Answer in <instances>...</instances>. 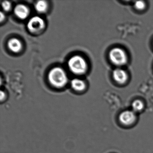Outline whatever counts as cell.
Listing matches in <instances>:
<instances>
[{
  "instance_id": "cell-1",
  "label": "cell",
  "mask_w": 153,
  "mask_h": 153,
  "mask_svg": "<svg viewBox=\"0 0 153 153\" xmlns=\"http://www.w3.org/2000/svg\"><path fill=\"white\" fill-rule=\"evenodd\" d=\"M48 77L51 85L56 88L63 87L68 83V76L62 68L56 67L52 69L48 74Z\"/></svg>"
},
{
  "instance_id": "cell-2",
  "label": "cell",
  "mask_w": 153,
  "mask_h": 153,
  "mask_svg": "<svg viewBox=\"0 0 153 153\" xmlns=\"http://www.w3.org/2000/svg\"><path fill=\"white\" fill-rule=\"evenodd\" d=\"M68 66L71 71L76 75L84 74L87 69L86 62L84 58L79 55L71 57L68 62Z\"/></svg>"
},
{
  "instance_id": "cell-3",
  "label": "cell",
  "mask_w": 153,
  "mask_h": 153,
  "mask_svg": "<svg viewBox=\"0 0 153 153\" xmlns=\"http://www.w3.org/2000/svg\"><path fill=\"white\" fill-rule=\"evenodd\" d=\"M109 57L112 63L116 66H123L127 63L128 61L125 51L120 48L112 49L109 52Z\"/></svg>"
},
{
  "instance_id": "cell-4",
  "label": "cell",
  "mask_w": 153,
  "mask_h": 153,
  "mask_svg": "<svg viewBox=\"0 0 153 153\" xmlns=\"http://www.w3.org/2000/svg\"><path fill=\"white\" fill-rule=\"evenodd\" d=\"M45 23L43 19L38 16L31 18L27 24V27L30 33L38 34L43 30Z\"/></svg>"
},
{
  "instance_id": "cell-5",
  "label": "cell",
  "mask_w": 153,
  "mask_h": 153,
  "mask_svg": "<svg viewBox=\"0 0 153 153\" xmlns=\"http://www.w3.org/2000/svg\"><path fill=\"white\" fill-rule=\"evenodd\" d=\"M119 119L122 124L124 126H129L136 122L137 115L132 110H127L121 113Z\"/></svg>"
},
{
  "instance_id": "cell-6",
  "label": "cell",
  "mask_w": 153,
  "mask_h": 153,
  "mask_svg": "<svg viewBox=\"0 0 153 153\" xmlns=\"http://www.w3.org/2000/svg\"><path fill=\"white\" fill-rule=\"evenodd\" d=\"M29 9L23 4H19L16 6L14 9V13L18 18L21 19H26L29 16Z\"/></svg>"
},
{
  "instance_id": "cell-7",
  "label": "cell",
  "mask_w": 153,
  "mask_h": 153,
  "mask_svg": "<svg viewBox=\"0 0 153 153\" xmlns=\"http://www.w3.org/2000/svg\"><path fill=\"white\" fill-rule=\"evenodd\" d=\"M114 80L120 84H123L127 81L128 76L126 71L121 69H116L113 72Z\"/></svg>"
},
{
  "instance_id": "cell-8",
  "label": "cell",
  "mask_w": 153,
  "mask_h": 153,
  "mask_svg": "<svg viewBox=\"0 0 153 153\" xmlns=\"http://www.w3.org/2000/svg\"><path fill=\"white\" fill-rule=\"evenodd\" d=\"M9 49L15 53H17L21 51L22 45L21 42L17 38H12L8 42Z\"/></svg>"
},
{
  "instance_id": "cell-9",
  "label": "cell",
  "mask_w": 153,
  "mask_h": 153,
  "mask_svg": "<svg viewBox=\"0 0 153 153\" xmlns=\"http://www.w3.org/2000/svg\"><path fill=\"white\" fill-rule=\"evenodd\" d=\"M72 88L76 91H81L85 89L86 87L85 82L79 79L75 78L71 81Z\"/></svg>"
},
{
  "instance_id": "cell-10",
  "label": "cell",
  "mask_w": 153,
  "mask_h": 153,
  "mask_svg": "<svg viewBox=\"0 0 153 153\" xmlns=\"http://www.w3.org/2000/svg\"><path fill=\"white\" fill-rule=\"evenodd\" d=\"M35 7L36 11L39 13H45L48 9V4L45 1H39L36 3Z\"/></svg>"
},
{
  "instance_id": "cell-11",
  "label": "cell",
  "mask_w": 153,
  "mask_h": 153,
  "mask_svg": "<svg viewBox=\"0 0 153 153\" xmlns=\"http://www.w3.org/2000/svg\"><path fill=\"white\" fill-rule=\"evenodd\" d=\"M132 110L135 113L140 112L144 108V103L140 100H135L131 105Z\"/></svg>"
},
{
  "instance_id": "cell-12",
  "label": "cell",
  "mask_w": 153,
  "mask_h": 153,
  "mask_svg": "<svg viewBox=\"0 0 153 153\" xmlns=\"http://www.w3.org/2000/svg\"><path fill=\"white\" fill-rule=\"evenodd\" d=\"M135 7L138 10H143L146 7V4L143 1H137L135 3Z\"/></svg>"
},
{
  "instance_id": "cell-13",
  "label": "cell",
  "mask_w": 153,
  "mask_h": 153,
  "mask_svg": "<svg viewBox=\"0 0 153 153\" xmlns=\"http://www.w3.org/2000/svg\"><path fill=\"white\" fill-rule=\"evenodd\" d=\"M2 7L5 11H9L11 8V3L10 1H4L2 2Z\"/></svg>"
},
{
  "instance_id": "cell-14",
  "label": "cell",
  "mask_w": 153,
  "mask_h": 153,
  "mask_svg": "<svg viewBox=\"0 0 153 153\" xmlns=\"http://www.w3.org/2000/svg\"><path fill=\"white\" fill-rule=\"evenodd\" d=\"M5 18V16L4 15V14H3L2 12H1V22H2L3 20H4Z\"/></svg>"
},
{
  "instance_id": "cell-15",
  "label": "cell",
  "mask_w": 153,
  "mask_h": 153,
  "mask_svg": "<svg viewBox=\"0 0 153 153\" xmlns=\"http://www.w3.org/2000/svg\"><path fill=\"white\" fill-rule=\"evenodd\" d=\"M5 94L3 91H1V99L2 100V99L5 98Z\"/></svg>"
}]
</instances>
